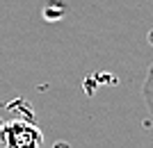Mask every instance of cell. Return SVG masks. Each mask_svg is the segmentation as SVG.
I'll use <instances>...</instances> for the list:
<instances>
[{
    "label": "cell",
    "instance_id": "obj_1",
    "mask_svg": "<svg viewBox=\"0 0 153 148\" xmlns=\"http://www.w3.org/2000/svg\"><path fill=\"white\" fill-rule=\"evenodd\" d=\"M0 148H44V135L34 123L14 119L0 125Z\"/></svg>",
    "mask_w": 153,
    "mask_h": 148
},
{
    "label": "cell",
    "instance_id": "obj_2",
    "mask_svg": "<svg viewBox=\"0 0 153 148\" xmlns=\"http://www.w3.org/2000/svg\"><path fill=\"white\" fill-rule=\"evenodd\" d=\"M142 96H144V103H146L149 112L153 116V64L146 73V80H144V87H142Z\"/></svg>",
    "mask_w": 153,
    "mask_h": 148
}]
</instances>
